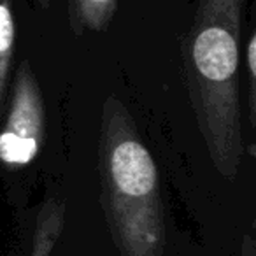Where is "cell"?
Here are the masks:
<instances>
[{
    "label": "cell",
    "instance_id": "1",
    "mask_svg": "<svg viewBox=\"0 0 256 256\" xmlns=\"http://www.w3.org/2000/svg\"><path fill=\"white\" fill-rule=\"evenodd\" d=\"M244 0H198L181 44L193 116L218 174L235 179L242 164L238 46Z\"/></svg>",
    "mask_w": 256,
    "mask_h": 256
},
{
    "label": "cell",
    "instance_id": "4",
    "mask_svg": "<svg viewBox=\"0 0 256 256\" xmlns=\"http://www.w3.org/2000/svg\"><path fill=\"white\" fill-rule=\"evenodd\" d=\"M65 221V206L51 198L40 207L34 228V240L30 256H51L60 240Z\"/></svg>",
    "mask_w": 256,
    "mask_h": 256
},
{
    "label": "cell",
    "instance_id": "6",
    "mask_svg": "<svg viewBox=\"0 0 256 256\" xmlns=\"http://www.w3.org/2000/svg\"><path fill=\"white\" fill-rule=\"evenodd\" d=\"M14 48L16 20L14 12H12V0H0V107L2 109L8 102Z\"/></svg>",
    "mask_w": 256,
    "mask_h": 256
},
{
    "label": "cell",
    "instance_id": "10",
    "mask_svg": "<svg viewBox=\"0 0 256 256\" xmlns=\"http://www.w3.org/2000/svg\"><path fill=\"white\" fill-rule=\"evenodd\" d=\"M254 228H256V218H254Z\"/></svg>",
    "mask_w": 256,
    "mask_h": 256
},
{
    "label": "cell",
    "instance_id": "8",
    "mask_svg": "<svg viewBox=\"0 0 256 256\" xmlns=\"http://www.w3.org/2000/svg\"><path fill=\"white\" fill-rule=\"evenodd\" d=\"M240 256H256V240H252L249 235H246L242 240Z\"/></svg>",
    "mask_w": 256,
    "mask_h": 256
},
{
    "label": "cell",
    "instance_id": "5",
    "mask_svg": "<svg viewBox=\"0 0 256 256\" xmlns=\"http://www.w3.org/2000/svg\"><path fill=\"white\" fill-rule=\"evenodd\" d=\"M118 0H68L70 25L78 36L84 32H102L116 12Z\"/></svg>",
    "mask_w": 256,
    "mask_h": 256
},
{
    "label": "cell",
    "instance_id": "2",
    "mask_svg": "<svg viewBox=\"0 0 256 256\" xmlns=\"http://www.w3.org/2000/svg\"><path fill=\"white\" fill-rule=\"evenodd\" d=\"M102 207L120 256H164L165 221L154 158L130 110L104 100L98 137Z\"/></svg>",
    "mask_w": 256,
    "mask_h": 256
},
{
    "label": "cell",
    "instance_id": "9",
    "mask_svg": "<svg viewBox=\"0 0 256 256\" xmlns=\"http://www.w3.org/2000/svg\"><path fill=\"white\" fill-rule=\"evenodd\" d=\"M37 2H39V6L42 9H48L50 8V0H37Z\"/></svg>",
    "mask_w": 256,
    "mask_h": 256
},
{
    "label": "cell",
    "instance_id": "3",
    "mask_svg": "<svg viewBox=\"0 0 256 256\" xmlns=\"http://www.w3.org/2000/svg\"><path fill=\"white\" fill-rule=\"evenodd\" d=\"M46 139V104L28 60L16 68L11 106L0 136V160L8 168L32 164Z\"/></svg>",
    "mask_w": 256,
    "mask_h": 256
},
{
    "label": "cell",
    "instance_id": "7",
    "mask_svg": "<svg viewBox=\"0 0 256 256\" xmlns=\"http://www.w3.org/2000/svg\"><path fill=\"white\" fill-rule=\"evenodd\" d=\"M248 72H249V121L256 136V28L248 46Z\"/></svg>",
    "mask_w": 256,
    "mask_h": 256
}]
</instances>
